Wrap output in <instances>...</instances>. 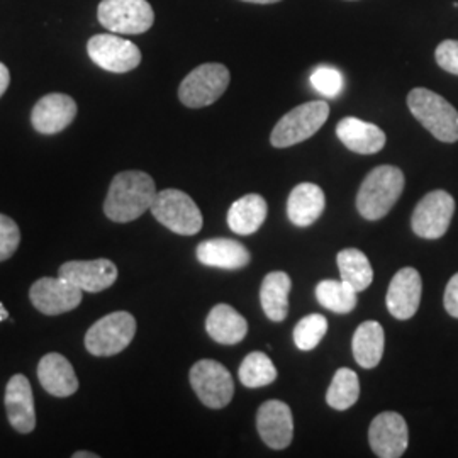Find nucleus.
Segmentation results:
<instances>
[{
	"mask_svg": "<svg viewBox=\"0 0 458 458\" xmlns=\"http://www.w3.org/2000/svg\"><path fill=\"white\" fill-rule=\"evenodd\" d=\"M157 194L155 181L145 172H121L111 182L104 213L114 223H131L151 209Z\"/></svg>",
	"mask_w": 458,
	"mask_h": 458,
	"instance_id": "f257e3e1",
	"label": "nucleus"
},
{
	"mask_svg": "<svg viewBox=\"0 0 458 458\" xmlns=\"http://www.w3.org/2000/svg\"><path fill=\"white\" fill-rule=\"evenodd\" d=\"M404 174L393 165L376 166L361 182L357 209L361 217L377 221L387 216L404 191Z\"/></svg>",
	"mask_w": 458,
	"mask_h": 458,
	"instance_id": "f03ea898",
	"label": "nucleus"
},
{
	"mask_svg": "<svg viewBox=\"0 0 458 458\" xmlns=\"http://www.w3.org/2000/svg\"><path fill=\"white\" fill-rule=\"evenodd\" d=\"M408 107L428 131L443 143L458 141V111L442 96L423 87L412 89Z\"/></svg>",
	"mask_w": 458,
	"mask_h": 458,
	"instance_id": "7ed1b4c3",
	"label": "nucleus"
},
{
	"mask_svg": "<svg viewBox=\"0 0 458 458\" xmlns=\"http://www.w3.org/2000/svg\"><path fill=\"white\" fill-rule=\"evenodd\" d=\"M327 117L329 106L325 100H312L297 106L276 124L270 134V143L276 148H289L302 143L323 128Z\"/></svg>",
	"mask_w": 458,
	"mask_h": 458,
	"instance_id": "20e7f679",
	"label": "nucleus"
},
{
	"mask_svg": "<svg viewBox=\"0 0 458 458\" xmlns=\"http://www.w3.org/2000/svg\"><path fill=\"white\" fill-rule=\"evenodd\" d=\"M136 335V319L126 311L111 312L85 335V348L94 357H114L126 350Z\"/></svg>",
	"mask_w": 458,
	"mask_h": 458,
	"instance_id": "39448f33",
	"label": "nucleus"
},
{
	"mask_svg": "<svg viewBox=\"0 0 458 458\" xmlns=\"http://www.w3.org/2000/svg\"><path fill=\"white\" fill-rule=\"evenodd\" d=\"M149 211L165 228L182 236H194L204 225L202 214L192 197L177 189L158 192Z\"/></svg>",
	"mask_w": 458,
	"mask_h": 458,
	"instance_id": "423d86ee",
	"label": "nucleus"
},
{
	"mask_svg": "<svg viewBox=\"0 0 458 458\" xmlns=\"http://www.w3.org/2000/svg\"><path fill=\"white\" fill-rule=\"evenodd\" d=\"M231 75L221 64H204L194 68L179 87L182 104L191 109L211 106L228 89Z\"/></svg>",
	"mask_w": 458,
	"mask_h": 458,
	"instance_id": "0eeeda50",
	"label": "nucleus"
},
{
	"mask_svg": "<svg viewBox=\"0 0 458 458\" xmlns=\"http://www.w3.org/2000/svg\"><path fill=\"white\" fill-rule=\"evenodd\" d=\"M98 19L111 33L143 34L151 30L155 13L148 0H102Z\"/></svg>",
	"mask_w": 458,
	"mask_h": 458,
	"instance_id": "6e6552de",
	"label": "nucleus"
},
{
	"mask_svg": "<svg viewBox=\"0 0 458 458\" xmlns=\"http://www.w3.org/2000/svg\"><path fill=\"white\" fill-rule=\"evenodd\" d=\"M191 384L200 403L211 410L228 406L234 394L228 369L216 360H199L191 369Z\"/></svg>",
	"mask_w": 458,
	"mask_h": 458,
	"instance_id": "1a4fd4ad",
	"label": "nucleus"
},
{
	"mask_svg": "<svg viewBox=\"0 0 458 458\" xmlns=\"http://www.w3.org/2000/svg\"><path fill=\"white\" fill-rule=\"evenodd\" d=\"M90 60L106 72L128 73L141 64V51L132 43L115 34H96L87 43Z\"/></svg>",
	"mask_w": 458,
	"mask_h": 458,
	"instance_id": "9d476101",
	"label": "nucleus"
},
{
	"mask_svg": "<svg viewBox=\"0 0 458 458\" xmlns=\"http://www.w3.org/2000/svg\"><path fill=\"white\" fill-rule=\"evenodd\" d=\"M454 213V197L445 191H433L418 202L411 217V226L420 238L438 240L450 228Z\"/></svg>",
	"mask_w": 458,
	"mask_h": 458,
	"instance_id": "9b49d317",
	"label": "nucleus"
},
{
	"mask_svg": "<svg viewBox=\"0 0 458 458\" xmlns=\"http://www.w3.org/2000/svg\"><path fill=\"white\" fill-rule=\"evenodd\" d=\"M82 289L60 276L43 277L31 285L30 299L38 311L47 316H58L79 308L82 302Z\"/></svg>",
	"mask_w": 458,
	"mask_h": 458,
	"instance_id": "f8f14e48",
	"label": "nucleus"
},
{
	"mask_svg": "<svg viewBox=\"0 0 458 458\" xmlns=\"http://www.w3.org/2000/svg\"><path fill=\"white\" fill-rule=\"evenodd\" d=\"M369 442L377 457H403L410 443L406 420L394 411L378 414L369 429Z\"/></svg>",
	"mask_w": 458,
	"mask_h": 458,
	"instance_id": "ddd939ff",
	"label": "nucleus"
},
{
	"mask_svg": "<svg viewBox=\"0 0 458 458\" xmlns=\"http://www.w3.org/2000/svg\"><path fill=\"white\" fill-rule=\"evenodd\" d=\"M257 429L263 443L274 450H284L293 443V411L282 401H267L257 412Z\"/></svg>",
	"mask_w": 458,
	"mask_h": 458,
	"instance_id": "4468645a",
	"label": "nucleus"
},
{
	"mask_svg": "<svg viewBox=\"0 0 458 458\" xmlns=\"http://www.w3.org/2000/svg\"><path fill=\"white\" fill-rule=\"evenodd\" d=\"M421 294H423V282H421L420 272L412 267H406L399 270L389 284V291L386 297L387 310L395 319H401V321L411 319L420 310Z\"/></svg>",
	"mask_w": 458,
	"mask_h": 458,
	"instance_id": "2eb2a0df",
	"label": "nucleus"
},
{
	"mask_svg": "<svg viewBox=\"0 0 458 458\" xmlns=\"http://www.w3.org/2000/svg\"><path fill=\"white\" fill-rule=\"evenodd\" d=\"M60 277L66 278L83 293H102L117 280V267L107 259L66 262L58 270Z\"/></svg>",
	"mask_w": 458,
	"mask_h": 458,
	"instance_id": "dca6fc26",
	"label": "nucleus"
},
{
	"mask_svg": "<svg viewBox=\"0 0 458 458\" xmlns=\"http://www.w3.org/2000/svg\"><path fill=\"white\" fill-rule=\"evenodd\" d=\"M77 115V102L65 94H48L39 98L31 113L33 128L41 134H56L66 130Z\"/></svg>",
	"mask_w": 458,
	"mask_h": 458,
	"instance_id": "f3484780",
	"label": "nucleus"
},
{
	"mask_svg": "<svg viewBox=\"0 0 458 458\" xmlns=\"http://www.w3.org/2000/svg\"><path fill=\"white\" fill-rule=\"evenodd\" d=\"M7 420L19 433H31L36 426L33 389L30 380L22 374H16L9 380L5 389Z\"/></svg>",
	"mask_w": 458,
	"mask_h": 458,
	"instance_id": "a211bd4d",
	"label": "nucleus"
},
{
	"mask_svg": "<svg viewBox=\"0 0 458 458\" xmlns=\"http://www.w3.org/2000/svg\"><path fill=\"white\" fill-rule=\"evenodd\" d=\"M336 136L350 151L374 155L386 147V132L359 117H344L336 126Z\"/></svg>",
	"mask_w": 458,
	"mask_h": 458,
	"instance_id": "6ab92c4d",
	"label": "nucleus"
},
{
	"mask_svg": "<svg viewBox=\"0 0 458 458\" xmlns=\"http://www.w3.org/2000/svg\"><path fill=\"white\" fill-rule=\"evenodd\" d=\"M38 378L43 389L55 397H68L79 389V378L72 363L60 353H48L41 359Z\"/></svg>",
	"mask_w": 458,
	"mask_h": 458,
	"instance_id": "aec40b11",
	"label": "nucleus"
},
{
	"mask_svg": "<svg viewBox=\"0 0 458 458\" xmlns=\"http://www.w3.org/2000/svg\"><path fill=\"white\" fill-rule=\"evenodd\" d=\"M327 199L319 185L304 182L293 189L287 200V216L293 225L299 228H308L325 211Z\"/></svg>",
	"mask_w": 458,
	"mask_h": 458,
	"instance_id": "412c9836",
	"label": "nucleus"
},
{
	"mask_svg": "<svg viewBox=\"0 0 458 458\" xmlns=\"http://www.w3.org/2000/svg\"><path fill=\"white\" fill-rule=\"evenodd\" d=\"M196 255L197 260L202 265L225 270H240L250 263V251L246 246L228 238L202 242L197 246Z\"/></svg>",
	"mask_w": 458,
	"mask_h": 458,
	"instance_id": "4be33fe9",
	"label": "nucleus"
},
{
	"mask_svg": "<svg viewBox=\"0 0 458 458\" xmlns=\"http://www.w3.org/2000/svg\"><path fill=\"white\" fill-rule=\"evenodd\" d=\"M206 331L216 344H236L245 340L248 323L240 312L228 304H217L206 319Z\"/></svg>",
	"mask_w": 458,
	"mask_h": 458,
	"instance_id": "5701e85b",
	"label": "nucleus"
},
{
	"mask_svg": "<svg viewBox=\"0 0 458 458\" xmlns=\"http://www.w3.org/2000/svg\"><path fill=\"white\" fill-rule=\"evenodd\" d=\"M267 202L259 194H246L231 204L228 211V226L236 234H253L262 228L267 219Z\"/></svg>",
	"mask_w": 458,
	"mask_h": 458,
	"instance_id": "b1692460",
	"label": "nucleus"
},
{
	"mask_svg": "<svg viewBox=\"0 0 458 458\" xmlns=\"http://www.w3.org/2000/svg\"><path fill=\"white\" fill-rule=\"evenodd\" d=\"M291 287L293 282L285 272H270L263 278L260 302L265 316L270 321L280 323L287 318Z\"/></svg>",
	"mask_w": 458,
	"mask_h": 458,
	"instance_id": "393cba45",
	"label": "nucleus"
},
{
	"mask_svg": "<svg viewBox=\"0 0 458 458\" xmlns=\"http://www.w3.org/2000/svg\"><path fill=\"white\" fill-rule=\"evenodd\" d=\"M386 335L377 321H365L353 335V357L363 369L377 367L384 355Z\"/></svg>",
	"mask_w": 458,
	"mask_h": 458,
	"instance_id": "a878e982",
	"label": "nucleus"
},
{
	"mask_svg": "<svg viewBox=\"0 0 458 458\" xmlns=\"http://www.w3.org/2000/svg\"><path fill=\"white\" fill-rule=\"evenodd\" d=\"M336 262L342 274V280L350 284L357 293L369 289V285L374 280V270L363 251L357 248H346L338 253Z\"/></svg>",
	"mask_w": 458,
	"mask_h": 458,
	"instance_id": "bb28decb",
	"label": "nucleus"
},
{
	"mask_svg": "<svg viewBox=\"0 0 458 458\" xmlns=\"http://www.w3.org/2000/svg\"><path fill=\"white\" fill-rule=\"evenodd\" d=\"M316 299L327 308V311L336 314H348L357 308V291L344 280H323L316 285Z\"/></svg>",
	"mask_w": 458,
	"mask_h": 458,
	"instance_id": "cd10ccee",
	"label": "nucleus"
},
{
	"mask_svg": "<svg viewBox=\"0 0 458 458\" xmlns=\"http://www.w3.org/2000/svg\"><path fill=\"white\" fill-rule=\"evenodd\" d=\"M360 395L359 376L352 369H338L327 389V403L336 411L350 410Z\"/></svg>",
	"mask_w": 458,
	"mask_h": 458,
	"instance_id": "c85d7f7f",
	"label": "nucleus"
},
{
	"mask_svg": "<svg viewBox=\"0 0 458 458\" xmlns=\"http://www.w3.org/2000/svg\"><path fill=\"white\" fill-rule=\"evenodd\" d=\"M238 377L242 384L250 389L265 387L277 378V369L274 361L270 360L262 352H251L242 361Z\"/></svg>",
	"mask_w": 458,
	"mask_h": 458,
	"instance_id": "c756f323",
	"label": "nucleus"
},
{
	"mask_svg": "<svg viewBox=\"0 0 458 458\" xmlns=\"http://www.w3.org/2000/svg\"><path fill=\"white\" fill-rule=\"evenodd\" d=\"M327 319L323 314H310L294 327V344L302 352H311L325 338Z\"/></svg>",
	"mask_w": 458,
	"mask_h": 458,
	"instance_id": "7c9ffc66",
	"label": "nucleus"
},
{
	"mask_svg": "<svg viewBox=\"0 0 458 458\" xmlns=\"http://www.w3.org/2000/svg\"><path fill=\"white\" fill-rule=\"evenodd\" d=\"M311 83L325 98H336L344 90V75L333 66H319L312 72Z\"/></svg>",
	"mask_w": 458,
	"mask_h": 458,
	"instance_id": "2f4dec72",
	"label": "nucleus"
},
{
	"mask_svg": "<svg viewBox=\"0 0 458 458\" xmlns=\"http://www.w3.org/2000/svg\"><path fill=\"white\" fill-rule=\"evenodd\" d=\"M21 243V231L16 221L5 214H0V262L9 260L16 253Z\"/></svg>",
	"mask_w": 458,
	"mask_h": 458,
	"instance_id": "473e14b6",
	"label": "nucleus"
},
{
	"mask_svg": "<svg viewBox=\"0 0 458 458\" xmlns=\"http://www.w3.org/2000/svg\"><path fill=\"white\" fill-rule=\"evenodd\" d=\"M437 64L442 66L445 72L458 75V41L455 39H446L438 45L435 51Z\"/></svg>",
	"mask_w": 458,
	"mask_h": 458,
	"instance_id": "72a5a7b5",
	"label": "nucleus"
},
{
	"mask_svg": "<svg viewBox=\"0 0 458 458\" xmlns=\"http://www.w3.org/2000/svg\"><path fill=\"white\" fill-rule=\"evenodd\" d=\"M443 304H445V310L450 316L458 318V274L450 278V282L446 284L445 295H443Z\"/></svg>",
	"mask_w": 458,
	"mask_h": 458,
	"instance_id": "f704fd0d",
	"label": "nucleus"
},
{
	"mask_svg": "<svg viewBox=\"0 0 458 458\" xmlns=\"http://www.w3.org/2000/svg\"><path fill=\"white\" fill-rule=\"evenodd\" d=\"M9 83H11V73H9V68L4 65V64H0V98L5 94V90H7Z\"/></svg>",
	"mask_w": 458,
	"mask_h": 458,
	"instance_id": "c9c22d12",
	"label": "nucleus"
},
{
	"mask_svg": "<svg viewBox=\"0 0 458 458\" xmlns=\"http://www.w3.org/2000/svg\"><path fill=\"white\" fill-rule=\"evenodd\" d=\"M73 458H98V454H94V452H75Z\"/></svg>",
	"mask_w": 458,
	"mask_h": 458,
	"instance_id": "e433bc0d",
	"label": "nucleus"
},
{
	"mask_svg": "<svg viewBox=\"0 0 458 458\" xmlns=\"http://www.w3.org/2000/svg\"><path fill=\"white\" fill-rule=\"evenodd\" d=\"M242 2H248V4H277L280 0H242Z\"/></svg>",
	"mask_w": 458,
	"mask_h": 458,
	"instance_id": "4c0bfd02",
	"label": "nucleus"
},
{
	"mask_svg": "<svg viewBox=\"0 0 458 458\" xmlns=\"http://www.w3.org/2000/svg\"><path fill=\"white\" fill-rule=\"evenodd\" d=\"M9 318V312L4 310V306H2V302H0V321H4V319H7Z\"/></svg>",
	"mask_w": 458,
	"mask_h": 458,
	"instance_id": "58836bf2",
	"label": "nucleus"
}]
</instances>
